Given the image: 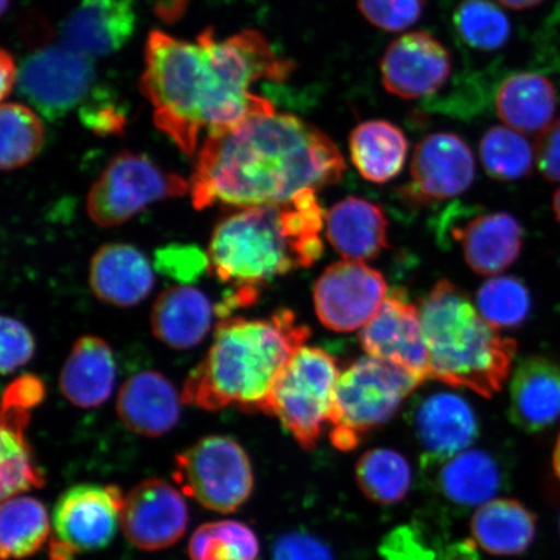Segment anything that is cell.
<instances>
[{
  "label": "cell",
  "instance_id": "cell-31",
  "mask_svg": "<svg viewBox=\"0 0 560 560\" xmlns=\"http://www.w3.org/2000/svg\"><path fill=\"white\" fill-rule=\"evenodd\" d=\"M51 524L44 503L15 495L3 501L0 511V555L3 560L30 558L44 548Z\"/></svg>",
  "mask_w": 560,
  "mask_h": 560
},
{
  "label": "cell",
  "instance_id": "cell-49",
  "mask_svg": "<svg viewBox=\"0 0 560 560\" xmlns=\"http://www.w3.org/2000/svg\"><path fill=\"white\" fill-rule=\"evenodd\" d=\"M552 210H555L557 221L560 223V188L552 196Z\"/></svg>",
  "mask_w": 560,
  "mask_h": 560
},
{
  "label": "cell",
  "instance_id": "cell-4",
  "mask_svg": "<svg viewBox=\"0 0 560 560\" xmlns=\"http://www.w3.org/2000/svg\"><path fill=\"white\" fill-rule=\"evenodd\" d=\"M325 222L313 190L279 205L237 210L210 237L209 270L237 291L258 292V287L319 260Z\"/></svg>",
  "mask_w": 560,
  "mask_h": 560
},
{
  "label": "cell",
  "instance_id": "cell-27",
  "mask_svg": "<svg viewBox=\"0 0 560 560\" xmlns=\"http://www.w3.org/2000/svg\"><path fill=\"white\" fill-rule=\"evenodd\" d=\"M436 466L439 493L455 508L486 505L501 488L499 464L486 452L465 451Z\"/></svg>",
  "mask_w": 560,
  "mask_h": 560
},
{
  "label": "cell",
  "instance_id": "cell-47",
  "mask_svg": "<svg viewBox=\"0 0 560 560\" xmlns=\"http://www.w3.org/2000/svg\"><path fill=\"white\" fill-rule=\"evenodd\" d=\"M497 2L509 10L525 11L535 9V7L542 4L545 0H497Z\"/></svg>",
  "mask_w": 560,
  "mask_h": 560
},
{
  "label": "cell",
  "instance_id": "cell-6",
  "mask_svg": "<svg viewBox=\"0 0 560 560\" xmlns=\"http://www.w3.org/2000/svg\"><path fill=\"white\" fill-rule=\"evenodd\" d=\"M422 383L408 370L375 357L354 361L336 384L330 419L332 445L342 452L354 450L369 432L387 423Z\"/></svg>",
  "mask_w": 560,
  "mask_h": 560
},
{
  "label": "cell",
  "instance_id": "cell-48",
  "mask_svg": "<svg viewBox=\"0 0 560 560\" xmlns=\"http://www.w3.org/2000/svg\"><path fill=\"white\" fill-rule=\"evenodd\" d=\"M552 466H555V472L560 480V435L557 439L555 453H552Z\"/></svg>",
  "mask_w": 560,
  "mask_h": 560
},
{
  "label": "cell",
  "instance_id": "cell-26",
  "mask_svg": "<svg viewBox=\"0 0 560 560\" xmlns=\"http://www.w3.org/2000/svg\"><path fill=\"white\" fill-rule=\"evenodd\" d=\"M557 107L555 85L548 77L534 72L508 77L495 95L500 120L522 135H541L556 121Z\"/></svg>",
  "mask_w": 560,
  "mask_h": 560
},
{
  "label": "cell",
  "instance_id": "cell-45",
  "mask_svg": "<svg viewBox=\"0 0 560 560\" xmlns=\"http://www.w3.org/2000/svg\"><path fill=\"white\" fill-rule=\"evenodd\" d=\"M46 388L44 382L35 375H23L13 381L5 388L3 406L32 410L45 400Z\"/></svg>",
  "mask_w": 560,
  "mask_h": 560
},
{
  "label": "cell",
  "instance_id": "cell-13",
  "mask_svg": "<svg viewBox=\"0 0 560 560\" xmlns=\"http://www.w3.org/2000/svg\"><path fill=\"white\" fill-rule=\"evenodd\" d=\"M474 178L470 145L453 132H433L416 147L402 196L415 206L435 205L466 192Z\"/></svg>",
  "mask_w": 560,
  "mask_h": 560
},
{
  "label": "cell",
  "instance_id": "cell-12",
  "mask_svg": "<svg viewBox=\"0 0 560 560\" xmlns=\"http://www.w3.org/2000/svg\"><path fill=\"white\" fill-rule=\"evenodd\" d=\"M125 497L115 486L80 485L62 493L54 509L55 541L74 555L107 548L121 525Z\"/></svg>",
  "mask_w": 560,
  "mask_h": 560
},
{
  "label": "cell",
  "instance_id": "cell-36",
  "mask_svg": "<svg viewBox=\"0 0 560 560\" xmlns=\"http://www.w3.org/2000/svg\"><path fill=\"white\" fill-rule=\"evenodd\" d=\"M453 24L465 44L482 52L500 50L511 34L506 13L492 0H460Z\"/></svg>",
  "mask_w": 560,
  "mask_h": 560
},
{
  "label": "cell",
  "instance_id": "cell-35",
  "mask_svg": "<svg viewBox=\"0 0 560 560\" xmlns=\"http://www.w3.org/2000/svg\"><path fill=\"white\" fill-rule=\"evenodd\" d=\"M2 147L0 164L4 171H15L38 156L45 131L39 117L23 104L4 103L0 112Z\"/></svg>",
  "mask_w": 560,
  "mask_h": 560
},
{
  "label": "cell",
  "instance_id": "cell-41",
  "mask_svg": "<svg viewBox=\"0 0 560 560\" xmlns=\"http://www.w3.org/2000/svg\"><path fill=\"white\" fill-rule=\"evenodd\" d=\"M83 125L97 136H114L124 130L125 114L107 94H96L80 109Z\"/></svg>",
  "mask_w": 560,
  "mask_h": 560
},
{
  "label": "cell",
  "instance_id": "cell-17",
  "mask_svg": "<svg viewBox=\"0 0 560 560\" xmlns=\"http://www.w3.org/2000/svg\"><path fill=\"white\" fill-rule=\"evenodd\" d=\"M411 424L429 466L465 452L479 435L472 406L451 392L422 398L412 409Z\"/></svg>",
  "mask_w": 560,
  "mask_h": 560
},
{
  "label": "cell",
  "instance_id": "cell-33",
  "mask_svg": "<svg viewBox=\"0 0 560 560\" xmlns=\"http://www.w3.org/2000/svg\"><path fill=\"white\" fill-rule=\"evenodd\" d=\"M480 160L489 177L517 180L530 174L536 164L535 145L522 132L508 126H493L480 140Z\"/></svg>",
  "mask_w": 560,
  "mask_h": 560
},
{
  "label": "cell",
  "instance_id": "cell-32",
  "mask_svg": "<svg viewBox=\"0 0 560 560\" xmlns=\"http://www.w3.org/2000/svg\"><path fill=\"white\" fill-rule=\"evenodd\" d=\"M357 482L371 501L381 505H395L408 495L411 468L402 454L392 451H369L355 468Z\"/></svg>",
  "mask_w": 560,
  "mask_h": 560
},
{
  "label": "cell",
  "instance_id": "cell-43",
  "mask_svg": "<svg viewBox=\"0 0 560 560\" xmlns=\"http://www.w3.org/2000/svg\"><path fill=\"white\" fill-rule=\"evenodd\" d=\"M383 555L387 560H432V551L416 529L398 528L385 538Z\"/></svg>",
  "mask_w": 560,
  "mask_h": 560
},
{
  "label": "cell",
  "instance_id": "cell-38",
  "mask_svg": "<svg viewBox=\"0 0 560 560\" xmlns=\"http://www.w3.org/2000/svg\"><path fill=\"white\" fill-rule=\"evenodd\" d=\"M153 265L160 275L187 285L209 270V257L196 245L173 243L155 252Z\"/></svg>",
  "mask_w": 560,
  "mask_h": 560
},
{
  "label": "cell",
  "instance_id": "cell-37",
  "mask_svg": "<svg viewBox=\"0 0 560 560\" xmlns=\"http://www.w3.org/2000/svg\"><path fill=\"white\" fill-rule=\"evenodd\" d=\"M479 312L494 328H516L532 310L528 287L515 277H497L482 284L476 298Z\"/></svg>",
  "mask_w": 560,
  "mask_h": 560
},
{
  "label": "cell",
  "instance_id": "cell-10",
  "mask_svg": "<svg viewBox=\"0 0 560 560\" xmlns=\"http://www.w3.org/2000/svg\"><path fill=\"white\" fill-rule=\"evenodd\" d=\"M95 81L93 58L65 42L31 55L21 66L16 85L42 116L58 121L90 101Z\"/></svg>",
  "mask_w": 560,
  "mask_h": 560
},
{
  "label": "cell",
  "instance_id": "cell-14",
  "mask_svg": "<svg viewBox=\"0 0 560 560\" xmlns=\"http://www.w3.org/2000/svg\"><path fill=\"white\" fill-rule=\"evenodd\" d=\"M365 352L408 370L419 381L431 377L420 311L401 289L392 290L381 311L360 334Z\"/></svg>",
  "mask_w": 560,
  "mask_h": 560
},
{
  "label": "cell",
  "instance_id": "cell-30",
  "mask_svg": "<svg viewBox=\"0 0 560 560\" xmlns=\"http://www.w3.org/2000/svg\"><path fill=\"white\" fill-rule=\"evenodd\" d=\"M30 422V410L2 406L0 492L3 501L45 486V475L35 464L32 446L25 438Z\"/></svg>",
  "mask_w": 560,
  "mask_h": 560
},
{
  "label": "cell",
  "instance_id": "cell-50",
  "mask_svg": "<svg viewBox=\"0 0 560 560\" xmlns=\"http://www.w3.org/2000/svg\"><path fill=\"white\" fill-rule=\"evenodd\" d=\"M10 3V0H2V11L5 12L7 11V5H9Z\"/></svg>",
  "mask_w": 560,
  "mask_h": 560
},
{
  "label": "cell",
  "instance_id": "cell-15",
  "mask_svg": "<svg viewBox=\"0 0 560 560\" xmlns=\"http://www.w3.org/2000/svg\"><path fill=\"white\" fill-rule=\"evenodd\" d=\"M382 82L389 94L406 101L435 94L452 74L447 48L427 32L402 34L385 48L380 62Z\"/></svg>",
  "mask_w": 560,
  "mask_h": 560
},
{
  "label": "cell",
  "instance_id": "cell-24",
  "mask_svg": "<svg viewBox=\"0 0 560 560\" xmlns=\"http://www.w3.org/2000/svg\"><path fill=\"white\" fill-rule=\"evenodd\" d=\"M217 310L212 301L195 287H171L160 293L151 313L152 331L174 349L200 345L212 327Z\"/></svg>",
  "mask_w": 560,
  "mask_h": 560
},
{
  "label": "cell",
  "instance_id": "cell-28",
  "mask_svg": "<svg viewBox=\"0 0 560 560\" xmlns=\"http://www.w3.org/2000/svg\"><path fill=\"white\" fill-rule=\"evenodd\" d=\"M350 159L363 178L385 184L404 170L409 140L397 125L370 120L357 125L349 137Z\"/></svg>",
  "mask_w": 560,
  "mask_h": 560
},
{
  "label": "cell",
  "instance_id": "cell-34",
  "mask_svg": "<svg viewBox=\"0 0 560 560\" xmlns=\"http://www.w3.org/2000/svg\"><path fill=\"white\" fill-rule=\"evenodd\" d=\"M260 544L248 525L236 521L202 524L188 544L191 560H257Z\"/></svg>",
  "mask_w": 560,
  "mask_h": 560
},
{
  "label": "cell",
  "instance_id": "cell-44",
  "mask_svg": "<svg viewBox=\"0 0 560 560\" xmlns=\"http://www.w3.org/2000/svg\"><path fill=\"white\" fill-rule=\"evenodd\" d=\"M535 151L538 171L546 179L560 182V120L538 135Z\"/></svg>",
  "mask_w": 560,
  "mask_h": 560
},
{
  "label": "cell",
  "instance_id": "cell-1",
  "mask_svg": "<svg viewBox=\"0 0 560 560\" xmlns=\"http://www.w3.org/2000/svg\"><path fill=\"white\" fill-rule=\"evenodd\" d=\"M293 68L255 31L226 39L206 31L195 42L152 32L140 88L152 104L158 128L182 151L192 153L202 130L228 129L276 112L250 89L262 80L285 81Z\"/></svg>",
  "mask_w": 560,
  "mask_h": 560
},
{
  "label": "cell",
  "instance_id": "cell-42",
  "mask_svg": "<svg viewBox=\"0 0 560 560\" xmlns=\"http://www.w3.org/2000/svg\"><path fill=\"white\" fill-rule=\"evenodd\" d=\"M272 560H334L331 549L306 532H290L272 546Z\"/></svg>",
  "mask_w": 560,
  "mask_h": 560
},
{
  "label": "cell",
  "instance_id": "cell-18",
  "mask_svg": "<svg viewBox=\"0 0 560 560\" xmlns=\"http://www.w3.org/2000/svg\"><path fill=\"white\" fill-rule=\"evenodd\" d=\"M450 231L476 275H499L521 256L524 231L509 213H476L465 222H452Z\"/></svg>",
  "mask_w": 560,
  "mask_h": 560
},
{
  "label": "cell",
  "instance_id": "cell-25",
  "mask_svg": "<svg viewBox=\"0 0 560 560\" xmlns=\"http://www.w3.org/2000/svg\"><path fill=\"white\" fill-rule=\"evenodd\" d=\"M116 361L107 342L96 336L75 341L60 374V389L79 408H97L112 395Z\"/></svg>",
  "mask_w": 560,
  "mask_h": 560
},
{
  "label": "cell",
  "instance_id": "cell-8",
  "mask_svg": "<svg viewBox=\"0 0 560 560\" xmlns=\"http://www.w3.org/2000/svg\"><path fill=\"white\" fill-rule=\"evenodd\" d=\"M182 492L202 508L233 514L249 500L255 487L248 454L236 440L208 436L175 457L173 472Z\"/></svg>",
  "mask_w": 560,
  "mask_h": 560
},
{
  "label": "cell",
  "instance_id": "cell-2",
  "mask_svg": "<svg viewBox=\"0 0 560 560\" xmlns=\"http://www.w3.org/2000/svg\"><path fill=\"white\" fill-rule=\"evenodd\" d=\"M346 170L338 145L317 126L272 112L208 132L190 194L196 209L279 205L338 184Z\"/></svg>",
  "mask_w": 560,
  "mask_h": 560
},
{
  "label": "cell",
  "instance_id": "cell-21",
  "mask_svg": "<svg viewBox=\"0 0 560 560\" xmlns=\"http://www.w3.org/2000/svg\"><path fill=\"white\" fill-rule=\"evenodd\" d=\"M177 389L156 371L129 377L118 392L116 410L121 422L145 438H160L177 425L180 417Z\"/></svg>",
  "mask_w": 560,
  "mask_h": 560
},
{
  "label": "cell",
  "instance_id": "cell-20",
  "mask_svg": "<svg viewBox=\"0 0 560 560\" xmlns=\"http://www.w3.org/2000/svg\"><path fill=\"white\" fill-rule=\"evenodd\" d=\"M136 0H81L62 25V40L95 58L120 50L135 33Z\"/></svg>",
  "mask_w": 560,
  "mask_h": 560
},
{
  "label": "cell",
  "instance_id": "cell-16",
  "mask_svg": "<svg viewBox=\"0 0 560 560\" xmlns=\"http://www.w3.org/2000/svg\"><path fill=\"white\" fill-rule=\"evenodd\" d=\"M187 503L178 489L161 479H149L125 497L121 527L140 550L158 551L179 541L187 529Z\"/></svg>",
  "mask_w": 560,
  "mask_h": 560
},
{
  "label": "cell",
  "instance_id": "cell-9",
  "mask_svg": "<svg viewBox=\"0 0 560 560\" xmlns=\"http://www.w3.org/2000/svg\"><path fill=\"white\" fill-rule=\"evenodd\" d=\"M190 192V182L161 170L144 155L121 152L109 161L88 196V213L97 226L128 222L153 202Z\"/></svg>",
  "mask_w": 560,
  "mask_h": 560
},
{
  "label": "cell",
  "instance_id": "cell-19",
  "mask_svg": "<svg viewBox=\"0 0 560 560\" xmlns=\"http://www.w3.org/2000/svg\"><path fill=\"white\" fill-rule=\"evenodd\" d=\"M511 422L529 433L548 430L560 419V363L542 355L527 357L510 384Z\"/></svg>",
  "mask_w": 560,
  "mask_h": 560
},
{
  "label": "cell",
  "instance_id": "cell-22",
  "mask_svg": "<svg viewBox=\"0 0 560 560\" xmlns=\"http://www.w3.org/2000/svg\"><path fill=\"white\" fill-rule=\"evenodd\" d=\"M90 284L104 303L128 307L149 298L155 276L142 252L129 244L112 243L91 260Z\"/></svg>",
  "mask_w": 560,
  "mask_h": 560
},
{
  "label": "cell",
  "instance_id": "cell-40",
  "mask_svg": "<svg viewBox=\"0 0 560 560\" xmlns=\"http://www.w3.org/2000/svg\"><path fill=\"white\" fill-rule=\"evenodd\" d=\"M0 338H2L0 368L4 375L13 373L32 360L35 349L33 335L20 320L3 317L0 322Z\"/></svg>",
  "mask_w": 560,
  "mask_h": 560
},
{
  "label": "cell",
  "instance_id": "cell-3",
  "mask_svg": "<svg viewBox=\"0 0 560 560\" xmlns=\"http://www.w3.org/2000/svg\"><path fill=\"white\" fill-rule=\"evenodd\" d=\"M310 336L290 310L265 319H222L205 360L187 377L182 402L266 412L280 375Z\"/></svg>",
  "mask_w": 560,
  "mask_h": 560
},
{
  "label": "cell",
  "instance_id": "cell-29",
  "mask_svg": "<svg viewBox=\"0 0 560 560\" xmlns=\"http://www.w3.org/2000/svg\"><path fill=\"white\" fill-rule=\"evenodd\" d=\"M536 516L515 500H492L472 516L471 534L482 550L494 556H520L536 536Z\"/></svg>",
  "mask_w": 560,
  "mask_h": 560
},
{
  "label": "cell",
  "instance_id": "cell-7",
  "mask_svg": "<svg viewBox=\"0 0 560 560\" xmlns=\"http://www.w3.org/2000/svg\"><path fill=\"white\" fill-rule=\"evenodd\" d=\"M338 361L325 349L303 347L280 375L265 415L275 416L305 450H313L330 423Z\"/></svg>",
  "mask_w": 560,
  "mask_h": 560
},
{
  "label": "cell",
  "instance_id": "cell-11",
  "mask_svg": "<svg viewBox=\"0 0 560 560\" xmlns=\"http://www.w3.org/2000/svg\"><path fill=\"white\" fill-rule=\"evenodd\" d=\"M387 295L388 285L381 271L350 260L328 266L313 291L320 324L335 332H353L369 325Z\"/></svg>",
  "mask_w": 560,
  "mask_h": 560
},
{
  "label": "cell",
  "instance_id": "cell-5",
  "mask_svg": "<svg viewBox=\"0 0 560 560\" xmlns=\"http://www.w3.org/2000/svg\"><path fill=\"white\" fill-rule=\"evenodd\" d=\"M419 311L431 377L487 398L499 394L513 368L516 341L497 332L450 280L433 285Z\"/></svg>",
  "mask_w": 560,
  "mask_h": 560
},
{
  "label": "cell",
  "instance_id": "cell-46",
  "mask_svg": "<svg viewBox=\"0 0 560 560\" xmlns=\"http://www.w3.org/2000/svg\"><path fill=\"white\" fill-rule=\"evenodd\" d=\"M18 69L12 56L5 50L0 54V94L2 100L10 95L18 82Z\"/></svg>",
  "mask_w": 560,
  "mask_h": 560
},
{
  "label": "cell",
  "instance_id": "cell-23",
  "mask_svg": "<svg viewBox=\"0 0 560 560\" xmlns=\"http://www.w3.org/2000/svg\"><path fill=\"white\" fill-rule=\"evenodd\" d=\"M326 235L338 254L350 261H366L388 247V220L375 202L349 196L326 214Z\"/></svg>",
  "mask_w": 560,
  "mask_h": 560
},
{
  "label": "cell",
  "instance_id": "cell-39",
  "mask_svg": "<svg viewBox=\"0 0 560 560\" xmlns=\"http://www.w3.org/2000/svg\"><path fill=\"white\" fill-rule=\"evenodd\" d=\"M361 15L377 30L398 33L422 18L425 0H357Z\"/></svg>",
  "mask_w": 560,
  "mask_h": 560
}]
</instances>
